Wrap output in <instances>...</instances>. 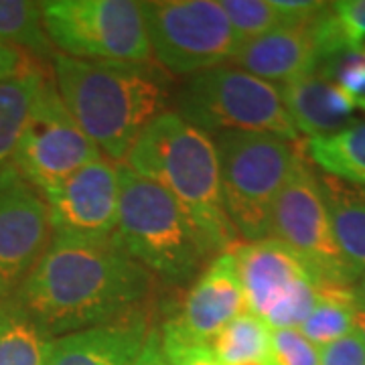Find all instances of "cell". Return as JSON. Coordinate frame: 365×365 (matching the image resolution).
<instances>
[{
    "instance_id": "6da1fadb",
    "label": "cell",
    "mask_w": 365,
    "mask_h": 365,
    "mask_svg": "<svg viewBox=\"0 0 365 365\" xmlns=\"http://www.w3.org/2000/svg\"><path fill=\"white\" fill-rule=\"evenodd\" d=\"M150 287V272L126 254L116 235L86 240L53 234L11 297L57 339L128 314Z\"/></svg>"
},
{
    "instance_id": "7a4b0ae2",
    "label": "cell",
    "mask_w": 365,
    "mask_h": 365,
    "mask_svg": "<svg viewBox=\"0 0 365 365\" xmlns=\"http://www.w3.org/2000/svg\"><path fill=\"white\" fill-rule=\"evenodd\" d=\"M124 160L126 169L158 185L175 199L205 256L234 246L237 234L223 203L213 136L167 110L144 128Z\"/></svg>"
},
{
    "instance_id": "3957f363",
    "label": "cell",
    "mask_w": 365,
    "mask_h": 365,
    "mask_svg": "<svg viewBox=\"0 0 365 365\" xmlns=\"http://www.w3.org/2000/svg\"><path fill=\"white\" fill-rule=\"evenodd\" d=\"M53 81L81 130L110 160L130 153L169 102L170 83L153 63L88 61L53 55Z\"/></svg>"
},
{
    "instance_id": "277c9868",
    "label": "cell",
    "mask_w": 365,
    "mask_h": 365,
    "mask_svg": "<svg viewBox=\"0 0 365 365\" xmlns=\"http://www.w3.org/2000/svg\"><path fill=\"white\" fill-rule=\"evenodd\" d=\"M116 240L150 276L185 284L201 270L205 252L182 209L155 182L120 167Z\"/></svg>"
},
{
    "instance_id": "5b68a950",
    "label": "cell",
    "mask_w": 365,
    "mask_h": 365,
    "mask_svg": "<svg viewBox=\"0 0 365 365\" xmlns=\"http://www.w3.org/2000/svg\"><path fill=\"white\" fill-rule=\"evenodd\" d=\"M220 158L223 203L235 234L246 242L270 237L276 197L287 185L302 148L266 132L213 134Z\"/></svg>"
},
{
    "instance_id": "8992f818",
    "label": "cell",
    "mask_w": 365,
    "mask_h": 365,
    "mask_svg": "<svg viewBox=\"0 0 365 365\" xmlns=\"http://www.w3.org/2000/svg\"><path fill=\"white\" fill-rule=\"evenodd\" d=\"M179 116L199 130L266 132L297 143L299 130L288 116L280 88L235 66L201 71L177 96Z\"/></svg>"
},
{
    "instance_id": "52a82bcc",
    "label": "cell",
    "mask_w": 365,
    "mask_h": 365,
    "mask_svg": "<svg viewBox=\"0 0 365 365\" xmlns=\"http://www.w3.org/2000/svg\"><path fill=\"white\" fill-rule=\"evenodd\" d=\"M43 25L53 47L67 57L150 63L143 2L51 0L43 2Z\"/></svg>"
},
{
    "instance_id": "ba28073f",
    "label": "cell",
    "mask_w": 365,
    "mask_h": 365,
    "mask_svg": "<svg viewBox=\"0 0 365 365\" xmlns=\"http://www.w3.org/2000/svg\"><path fill=\"white\" fill-rule=\"evenodd\" d=\"M144 26L160 66L175 76H197L232 61L242 41L222 2L160 0L143 2Z\"/></svg>"
},
{
    "instance_id": "9c48e42d",
    "label": "cell",
    "mask_w": 365,
    "mask_h": 365,
    "mask_svg": "<svg viewBox=\"0 0 365 365\" xmlns=\"http://www.w3.org/2000/svg\"><path fill=\"white\" fill-rule=\"evenodd\" d=\"M227 252L234 256L246 309L268 329H299L313 313L319 280L287 244L266 237L235 242Z\"/></svg>"
},
{
    "instance_id": "30bf717a",
    "label": "cell",
    "mask_w": 365,
    "mask_h": 365,
    "mask_svg": "<svg viewBox=\"0 0 365 365\" xmlns=\"http://www.w3.org/2000/svg\"><path fill=\"white\" fill-rule=\"evenodd\" d=\"M100 157L102 150L71 116L53 78L43 76L11 165L45 195Z\"/></svg>"
},
{
    "instance_id": "8fae6325",
    "label": "cell",
    "mask_w": 365,
    "mask_h": 365,
    "mask_svg": "<svg viewBox=\"0 0 365 365\" xmlns=\"http://www.w3.org/2000/svg\"><path fill=\"white\" fill-rule=\"evenodd\" d=\"M270 237L287 244L309 264L319 284L355 287V276L341 254L329 220L319 175L311 169L304 153L276 197L270 220Z\"/></svg>"
},
{
    "instance_id": "7c38bea8",
    "label": "cell",
    "mask_w": 365,
    "mask_h": 365,
    "mask_svg": "<svg viewBox=\"0 0 365 365\" xmlns=\"http://www.w3.org/2000/svg\"><path fill=\"white\" fill-rule=\"evenodd\" d=\"M43 197L53 234L86 240L112 237L120 207V165L100 157Z\"/></svg>"
},
{
    "instance_id": "4fadbf2b",
    "label": "cell",
    "mask_w": 365,
    "mask_h": 365,
    "mask_svg": "<svg viewBox=\"0 0 365 365\" xmlns=\"http://www.w3.org/2000/svg\"><path fill=\"white\" fill-rule=\"evenodd\" d=\"M49 207L13 165L0 170V282L16 288L51 242Z\"/></svg>"
},
{
    "instance_id": "5bb4252c",
    "label": "cell",
    "mask_w": 365,
    "mask_h": 365,
    "mask_svg": "<svg viewBox=\"0 0 365 365\" xmlns=\"http://www.w3.org/2000/svg\"><path fill=\"white\" fill-rule=\"evenodd\" d=\"M248 311L234 256L217 254L185 297L181 314L170 317L193 341L209 343L240 313Z\"/></svg>"
},
{
    "instance_id": "9a60e30c",
    "label": "cell",
    "mask_w": 365,
    "mask_h": 365,
    "mask_svg": "<svg viewBox=\"0 0 365 365\" xmlns=\"http://www.w3.org/2000/svg\"><path fill=\"white\" fill-rule=\"evenodd\" d=\"M148 333V317L138 307L110 323L57 337L47 365H134Z\"/></svg>"
},
{
    "instance_id": "2e32d148",
    "label": "cell",
    "mask_w": 365,
    "mask_h": 365,
    "mask_svg": "<svg viewBox=\"0 0 365 365\" xmlns=\"http://www.w3.org/2000/svg\"><path fill=\"white\" fill-rule=\"evenodd\" d=\"M232 63L270 83H288L314 73L321 63V53L314 41L313 21L280 26L264 37L244 43L232 57Z\"/></svg>"
},
{
    "instance_id": "e0dca14e",
    "label": "cell",
    "mask_w": 365,
    "mask_h": 365,
    "mask_svg": "<svg viewBox=\"0 0 365 365\" xmlns=\"http://www.w3.org/2000/svg\"><path fill=\"white\" fill-rule=\"evenodd\" d=\"M280 96L299 134L319 138L347 128L361 104L323 73H309L280 86Z\"/></svg>"
},
{
    "instance_id": "ac0fdd59",
    "label": "cell",
    "mask_w": 365,
    "mask_h": 365,
    "mask_svg": "<svg viewBox=\"0 0 365 365\" xmlns=\"http://www.w3.org/2000/svg\"><path fill=\"white\" fill-rule=\"evenodd\" d=\"M329 220L343 258L359 280L365 274V189L335 177H319Z\"/></svg>"
},
{
    "instance_id": "d6986e66",
    "label": "cell",
    "mask_w": 365,
    "mask_h": 365,
    "mask_svg": "<svg viewBox=\"0 0 365 365\" xmlns=\"http://www.w3.org/2000/svg\"><path fill=\"white\" fill-rule=\"evenodd\" d=\"M55 337L13 299L0 302V365H47Z\"/></svg>"
},
{
    "instance_id": "ffe728a7",
    "label": "cell",
    "mask_w": 365,
    "mask_h": 365,
    "mask_svg": "<svg viewBox=\"0 0 365 365\" xmlns=\"http://www.w3.org/2000/svg\"><path fill=\"white\" fill-rule=\"evenodd\" d=\"M359 300L355 287L321 282L317 287V304L299 331L319 349L333 341L355 333V314Z\"/></svg>"
},
{
    "instance_id": "44dd1931",
    "label": "cell",
    "mask_w": 365,
    "mask_h": 365,
    "mask_svg": "<svg viewBox=\"0 0 365 365\" xmlns=\"http://www.w3.org/2000/svg\"><path fill=\"white\" fill-rule=\"evenodd\" d=\"M307 153L325 175L365 189V122L347 128L309 138Z\"/></svg>"
},
{
    "instance_id": "7402d4cb",
    "label": "cell",
    "mask_w": 365,
    "mask_h": 365,
    "mask_svg": "<svg viewBox=\"0 0 365 365\" xmlns=\"http://www.w3.org/2000/svg\"><path fill=\"white\" fill-rule=\"evenodd\" d=\"M313 33L321 61L359 49L365 43V0L329 2L313 19Z\"/></svg>"
},
{
    "instance_id": "603a6c76",
    "label": "cell",
    "mask_w": 365,
    "mask_h": 365,
    "mask_svg": "<svg viewBox=\"0 0 365 365\" xmlns=\"http://www.w3.org/2000/svg\"><path fill=\"white\" fill-rule=\"evenodd\" d=\"M222 365L266 364L270 349V329L250 311L240 313L207 343Z\"/></svg>"
},
{
    "instance_id": "cb8c5ba5",
    "label": "cell",
    "mask_w": 365,
    "mask_h": 365,
    "mask_svg": "<svg viewBox=\"0 0 365 365\" xmlns=\"http://www.w3.org/2000/svg\"><path fill=\"white\" fill-rule=\"evenodd\" d=\"M43 76L45 73L35 66L0 83V170L13 163L16 144Z\"/></svg>"
},
{
    "instance_id": "d4e9b609",
    "label": "cell",
    "mask_w": 365,
    "mask_h": 365,
    "mask_svg": "<svg viewBox=\"0 0 365 365\" xmlns=\"http://www.w3.org/2000/svg\"><path fill=\"white\" fill-rule=\"evenodd\" d=\"M0 45L53 59L57 51L45 33L43 2L0 0Z\"/></svg>"
},
{
    "instance_id": "484cf974",
    "label": "cell",
    "mask_w": 365,
    "mask_h": 365,
    "mask_svg": "<svg viewBox=\"0 0 365 365\" xmlns=\"http://www.w3.org/2000/svg\"><path fill=\"white\" fill-rule=\"evenodd\" d=\"M222 9L242 45L287 26V21L276 11L272 0H223Z\"/></svg>"
},
{
    "instance_id": "4316f807",
    "label": "cell",
    "mask_w": 365,
    "mask_h": 365,
    "mask_svg": "<svg viewBox=\"0 0 365 365\" xmlns=\"http://www.w3.org/2000/svg\"><path fill=\"white\" fill-rule=\"evenodd\" d=\"M158 333L167 365H222L207 343L189 339L173 319H167Z\"/></svg>"
},
{
    "instance_id": "83f0119b",
    "label": "cell",
    "mask_w": 365,
    "mask_h": 365,
    "mask_svg": "<svg viewBox=\"0 0 365 365\" xmlns=\"http://www.w3.org/2000/svg\"><path fill=\"white\" fill-rule=\"evenodd\" d=\"M319 347L307 339L299 329L270 331V349L266 365H319Z\"/></svg>"
},
{
    "instance_id": "f1b7e54d",
    "label": "cell",
    "mask_w": 365,
    "mask_h": 365,
    "mask_svg": "<svg viewBox=\"0 0 365 365\" xmlns=\"http://www.w3.org/2000/svg\"><path fill=\"white\" fill-rule=\"evenodd\" d=\"M323 76L353 96L365 110V45L331 59Z\"/></svg>"
},
{
    "instance_id": "f546056e",
    "label": "cell",
    "mask_w": 365,
    "mask_h": 365,
    "mask_svg": "<svg viewBox=\"0 0 365 365\" xmlns=\"http://www.w3.org/2000/svg\"><path fill=\"white\" fill-rule=\"evenodd\" d=\"M319 353V365H365V343L357 333L329 343Z\"/></svg>"
},
{
    "instance_id": "4dcf8cb0",
    "label": "cell",
    "mask_w": 365,
    "mask_h": 365,
    "mask_svg": "<svg viewBox=\"0 0 365 365\" xmlns=\"http://www.w3.org/2000/svg\"><path fill=\"white\" fill-rule=\"evenodd\" d=\"M31 67H35V63L26 57V53L16 47L0 45V83L25 73Z\"/></svg>"
},
{
    "instance_id": "1f68e13d",
    "label": "cell",
    "mask_w": 365,
    "mask_h": 365,
    "mask_svg": "<svg viewBox=\"0 0 365 365\" xmlns=\"http://www.w3.org/2000/svg\"><path fill=\"white\" fill-rule=\"evenodd\" d=\"M134 365H167V359H165L163 349H160V333H158V329H150L143 351H140Z\"/></svg>"
},
{
    "instance_id": "d6a6232c",
    "label": "cell",
    "mask_w": 365,
    "mask_h": 365,
    "mask_svg": "<svg viewBox=\"0 0 365 365\" xmlns=\"http://www.w3.org/2000/svg\"><path fill=\"white\" fill-rule=\"evenodd\" d=\"M355 333L361 337V341L365 343V307L359 304L357 309V314H355Z\"/></svg>"
},
{
    "instance_id": "836d02e7",
    "label": "cell",
    "mask_w": 365,
    "mask_h": 365,
    "mask_svg": "<svg viewBox=\"0 0 365 365\" xmlns=\"http://www.w3.org/2000/svg\"><path fill=\"white\" fill-rule=\"evenodd\" d=\"M355 297L359 300V304L365 307V274L357 280V284H355Z\"/></svg>"
},
{
    "instance_id": "e575fe53",
    "label": "cell",
    "mask_w": 365,
    "mask_h": 365,
    "mask_svg": "<svg viewBox=\"0 0 365 365\" xmlns=\"http://www.w3.org/2000/svg\"><path fill=\"white\" fill-rule=\"evenodd\" d=\"M4 297H6V288H4V284L0 282V302L4 300Z\"/></svg>"
},
{
    "instance_id": "d590c367",
    "label": "cell",
    "mask_w": 365,
    "mask_h": 365,
    "mask_svg": "<svg viewBox=\"0 0 365 365\" xmlns=\"http://www.w3.org/2000/svg\"><path fill=\"white\" fill-rule=\"evenodd\" d=\"M244 365H266V364H244Z\"/></svg>"
}]
</instances>
